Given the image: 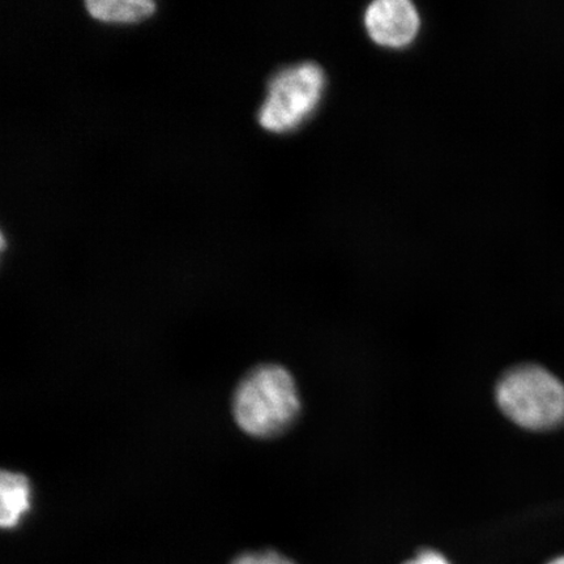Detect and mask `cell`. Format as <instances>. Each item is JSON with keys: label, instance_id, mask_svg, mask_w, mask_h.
Returning <instances> with one entry per match:
<instances>
[{"label": "cell", "instance_id": "obj_1", "mask_svg": "<svg viewBox=\"0 0 564 564\" xmlns=\"http://www.w3.org/2000/svg\"><path fill=\"white\" fill-rule=\"evenodd\" d=\"M301 411L297 384L279 365L251 370L232 397V415L239 429L256 438H271L291 427Z\"/></svg>", "mask_w": 564, "mask_h": 564}, {"label": "cell", "instance_id": "obj_2", "mask_svg": "<svg viewBox=\"0 0 564 564\" xmlns=\"http://www.w3.org/2000/svg\"><path fill=\"white\" fill-rule=\"evenodd\" d=\"M497 403L520 427L545 432L564 421V384L538 365L507 371L496 388Z\"/></svg>", "mask_w": 564, "mask_h": 564}, {"label": "cell", "instance_id": "obj_3", "mask_svg": "<svg viewBox=\"0 0 564 564\" xmlns=\"http://www.w3.org/2000/svg\"><path fill=\"white\" fill-rule=\"evenodd\" d=\"M326 84V74L315 62L281 68L268 82L258 111L259 124L274 133L297 130L319 106Z\"/></svg>", "mask_w": 564, "mask_h": 564}, {"label": "cell", "instance_id": "obj_4", "mask_svg": "<svg viewBox=\"0 0 564 564\" xmlns=\"http://www.w3.org/2000/svg\"><path fill=\"white\" fill-rule=\"evenodd\" d=\"M365 25L378 45L399 48L417 37L421 19L409 0H377L365 12Z\"/></svg>", "mask_w": 564, "mask_h": 564}, {"label": "cell", "instance_id": "obj_5", "mask_svg": "<svg viewBox=\"0 0 564 564\" xmlns=\"http://www.w3.org/2000/svg\"><path fill=\"white\" fill-rule=\"evenodd\" d=\"M0 499V523L3 528L17 527L31 510L32 488L28 478L13 471H2Z\"/></svg>", "mask_w": 564, "mask_h": 564}, {"label": "cell", "instance_id": "obj_6", "mask_svg": "<svg viewBox=\"0 0 564 564\" xmlns=\"http://www.w3.org/2000/svg\"><path fill=\"white\" fill-rule=\"evenodd\" d=\"M89 15L102 23L133 24L153 15L158 4L152 0H87Z\"/></svg>", "mask_w": 564, "mask_h": 564}, {"label": "cell", "instance_id": "obj_7", "mask_svg": "<svg viewBox=\"0 0 564 564\" xmlns=\"http://www.w3.org/2000/svg\"><path fill=\"white\" fill-rule=\"evenodd\" d=\"M232 564H297L278 552L251 553L239 556Z\"/></svg>", "mask_w": 564, "mask_h": 564}, {"label": "cell", "instance_id": "obj_8", "mask_svg": "<svg viewBox=\"0 0 564 564\" xmlns=\"http://www.w3.org/2000/svg\"><path fill=\"white\" fill-rule=\"evenodd\" d=\"M403 564H453V562L448 560V556L441 553L440 550L423 549L413 558L408 560Z\"/></svg>", "mask_w": 564, "mask_h": 564}, {"label": "cell", "instance_id": "obj_9", "mask_svg": "<svg viewBox=\"0 0 564 564\" xmlns=\"http://www.w3.org/2000/svg\"><path fill=\"white\" fill-rule=\"evenodd\" d=\"M545 564H564V555L555 556V558L550 560Z\"/></svg>", "mask_w": 564, "mask_h": 564}]
</instances>
